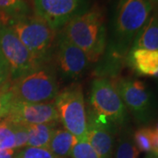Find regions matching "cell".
I'll return each mask as SVG.
<instances>
[{
  "mask_svg": "<svg viewBox=\"0 0 158 158\" xmlns=\"http://www.w3.org/2000/svg\"><path fill=\"white\" fill-rule=\"evenodd\" d=\"M153 11L154 6L150 0H118L105 66L113 69L118 68Z\"/></svg>",
  "mask_w": 158,
  "mask_h": 158,
  "instance_id": "obj_1",
  "label": "cell"
},
{
  "mask_svg": "<svg viewBox=\"0 0 158 158\" xmlns=\"http://www.w3.org/2000/svg\"><path fill=\"white\" fill-rule=\"evenodd\" d=\"M60 33L84 51L90 63L98 62L106 52V19L99 6H93L80 12L62 27Z\"/></svg>",
  "mask_w": 158,
  "mask_h": 158,
  "instance_id": "obj_2",
  "label": "cell"
},
{
  "mask_svg": "<svg viewBox=\"0 0 158 158\" xmlns=\"http://www.w3.org/2000/svg\"><path fill=\"white\" fill-rule=\"evenodd\" d=\"M90 104L89 118L116 130L126 127L128 112L110 79L99 77L92 81Z\"/></svg>",
  "mask_w": 158,
  "mask_h": 158,
  "instance_id": "obj_3",
  "label": "cell"
},
{
  "mask_svg": "<svg viewBox=\"0 0 158 158\" xmlns=\"http://www.w3.org/2000/svg\"><path fill=\"white\" fill-rule=\"evenodd\" d=\"M9 26L34 56L42 63L48 62L54 55L57 31L37 16H24L7 20Z\"/></svg>",
  "mask_w": 158,
  "mask_h": 158,
  "instance_id": "obj_4",
  "label": "cell"
},
{
  "mask_svg": "<svg viewBox=\"0 0 158 158\" xmlns=\"http://www.w3.org/2000/svg\"><path fill=\"white\" fill-rule=\"evenodd\" d=\"M9 90L13 101L47 103L59 93L56 69L43 64L35 70L12 81Z\"/></svg>",
  "mask_w": 158,
  "mask_h": 158,
  "instance_id": "obj_5",
  "label": "cell"
},
{
  "mask_svg": "<svg viewBox=\"0 0 158 158\" xmlns=\"http://www.w3.org/2000/svg\"><path fill=\"white\" fill-rule=\"evenodd\" d=\"M54 104L63 127L78 141H86L88 117L82 86L76 84L65 88L58 93Z\"/></svg>",
  "mask_w": 158,
  "mask_h": 158,
  "instance_id": "obj_6",
  "label": "cell"
},
{
  "mask_svg": "<svg viewBox=\"0 0 158 158\" xmlns=\"http://www.w3.org/2000/svg\"><path fill=\"white\" fill-rule=\"evenodd\" d=\"M111 81L127 112L132 113L139 124L146 125L152 120L156 111V100L144 82L124 77Z\"/></svg>",
  "mask_w": 158,
  "mask_h": 158,
  "instance_id": "obj_7",
  "label": "cell"
},
{
  "mask_svg": "<svg viewBox=\"0 0 158 158\" xmlns=\"http://www.w3.org/2000/svg\"><path fill=\"white\" fill-rule=\"evenodd\" d=\"M0 51L9 64L12 81L45 64L40 62L12 29L4 23L0 26Z\"/></svg>",
  "mask_w": 158,
  "mask_h": 158,
  "instance_id": "obj_8",
  "label": "cell"
},
{
  "mask_svg": "<svg viewBox=\"0 0 158 158\" xmlns=\"http://www.w3.org/2000/svg\"><path fill=\"white\" fill-rule=\"evenodd\" d=\"M33 3L35 16L56 31L88 8L87 0H33Z\"/></svg>",
  "mask_w": 158,
  "mask_h": 158,
  "instance_id": "obj_9",
  "label": "cell"
},
{
  "mask_svg": "<svg viewBox=\"0 0 158 158\" xmlns=\"http://www.w3.org/2000/svg\"><path fill=\"white\" fill-rule=\"evenodd\" d=\"M54 54L56 60L57 71L63 78L81 77L90 63L85 52L69 41L61 33L57 34Z\"/></svg>",
  "mask_w": 158,
  "mask_h": 158,
  "instance_id": "obj_10",
  "label": "cell"
},
{
  "mask_svg": "<svg viewBox=\"0 0 158 158\" xmlns=\"http://www.w3.org/2000/svg\"><path fill=\"white\" fill-rule=\"evenodd\" d=\"M11 124H43L59 121L54 102L27 103L13 101L8 115L5 118Z\"/></svg>",
  "mask_w": 158,
  "mask_h": 158,
  "instance_id": "obj_11",
  "label": "cell"
},
{
  "mask_svg": "<svg viewBox=\"0 0 158 158\" xmlns=\"http://www.w3.org/2000/svg\"><path fill=\"white\" fill-rule=\"evenodd\" d=\"M118 130L88 118L87 141L100 158H113L115 135Z\"/></svg>",
  "mask_w": 158,
  "mask_h": 158,
  "instance_id": "obj_12",
  "label": "cell"
},
{
  "mask_svg": "<svg viewBox=\"0 0 158 158\" xmlns=\"http://www.w3.org/2000/svg\"><path fill=\"white\" fill-rule=\"evenodd\" d=\"M127 61L140 76L156 77L158 74V50L144 48L130 49Z\"/></svg>",
  "mask_w": 158,
  "mask_h": 158,
  "instance_id": "obj_13",
  "label": "cell"
},
{
  "mask_svg": "<svg viewBox=\"0 0 158 158\" xmlns=\"http://www.w3.org/2000/svg\"><path fill=\"white\" fill-rule=\"evenodd\" d=\"M144 48L158 50V11H152L146 24L137 34L130 49Z\"/></svg>",
  "mask_w": 158,
  "mask_h": 158,
  "instance_id": "obj_14",
  "label": "cell"
},
{
  "mask_svg": "<svg viewBox=\"0 0 158 158\" xmlns=\"http://www.w3.org/2000/svg\"><path fill=\"white\" fill-rule=\"evenodd\" d=\"M78 139L66 129H56L51 138L48 149L59 158L70 156L74 146Z\"/></svg>",
  "mask_w": 158,
  "mask_h": 158,
  "instance_id": "obj_15",
  "label": "cell"
},
{
  "mask_svg": "<svg viewBox=\"0 0 158 158\" xmlns=\"http://www.w3.org/2000/svg\"><path fill=\"white\" fill-rule=\"evenodd\" d=\"M57 123L58 121L28 126V141L27 147L48 148L51 138L57 129Z\"/></svg>",
  "mask_w": 158,
  "mask_h": 158,
  "instance_id": "obj_16",
  "label": "cell"
},
{
  "mask_svg": "<svg viewBox=\"0 0 158 158\" xmlns=\"http://www.w3.org/2000/svg\"><path fill=\"white\" fill-rule=\"evenodd\" d=\"M27 15H30V8L26 0H0V17L4 24Z\"/></svg>",
  "mask_w": 158,
  "mask_h": 158,
  "instance_id": "obj_17",
  "label": "cell"
},
{
  "mask_svg": "<svg viewBox=\"0 0 158 158\" xmlns=\"http://www.w3.org/2000/svg\"><path fill=\"white\" fill-rule=\"evenodd\" d=\"M139 150L136 148L133 139V134L127 128H125L118 137L113 158H138Z\"/></svg>",
  "mask_w": 158,
  "mask_h": 158,
  "instance_id": "obj_18",
  "label": "cell"
},
{
  "mask_svg": "<svg viewBox=\"0 0 158 158\" xmlns=\"http://www.w3.org/2000/svg\"><path fill=\"white\" fill-rule=\"evenodd\" d=\"M136 148L141 152H152V128L141 127L133 134Z\"/></svg>",
  "mask_w": 158,
  "mask_h": 158,
  "instance_id": "obj_19",
  "label": "cell"
},
{
  "mask_svg": "<svg viewBox=\"0 0 158 158\" xmlns=\"http://www.w3.org/2000/svg\"><path fill=\"white\" fill-rule=\"evenodd\" d=\"M15 136L12 124L3 118L0 120V149H14Z\"/></svg>",
  "mask_w": 158,
  "mask_h": 158,
  "instance_id": "obj_20",
  "label": "cell"
},
{
  "mask_svg": "<svg viewBox=\"0 0 158 158\" xmlns=\"http://www.w3.org/2000/svg\"><path fill=\"white\" fill-rule=\"evenodd\" d=\"M71 158H100L90 143L86 141H78L70 154Z\"/></svg>",
  "mask_w": 158,
  "mask_h": 158,
  "instance_id": "obj_21",
  "label": "cell"
},
{
  "mask_svg": "<svg viewBox=\"0 0 158 158\" xmlns=\"http://www.w3.org/2000/svg\"><path fill=\"white\" fill-rule=\"evenodd\" d=\"M14 158H59L44 148L27 147L15 155Z\"/></svg>",
  "mask_w": 158,
  "mask_h": 158,
  "instance_id": "obj_22",
  "label": "cell"
},
{
  "mask_svg": "<svg viewBox=\"0 0 158 158\" xmlns=\"http://www.w3.org/2000/svg\"><path fill=\"white\" fill-rule=\"evenodd\" d=\"M12 127L15 136L14 149L18 150L24 147H27L28 141V126L12 124Z\"/></svg>",
  "mask_w": 158,
  "mask_h": 158,
  "instance_id": "obj_23",
  "label": "cell"
},
{
  "mask_svg": "<svg viewBox=\"0 0 158 158\" xmlns=\"http://www.w3.org/2000/svg\"><path fill=\"white\" fill-rule=\"evenodd\" d=\"M12 96L9 90V87L7 88H0V120L5 118L8 115L9 111L12 105Z\"/></svg>",
  "mask_w": 158,
  "mask_h": 158,
  "instance_id": "obj_24",
  "label": "cell"
},
{
  "mask_svg": "<svg viewBox=\"0 0 158 158\" xmlns=\"http://www.w3.org/2000/svg\"><path fill=\"white\" fill-rule=\"evenodd\" d=\"M9 78H11L10 67L2 52L0 51V88L4 86Z\"/></svg>",
  "mask_w": 158,
  "mask_h": 158,
  "instance_id": "obj_25",
  "label": "cell"
},
{
  "mask_svg": "<svg viewBox=\"0 0 158 158\" xmlns=\"http://www.w3.org/2000/svg\"><path fill=\"white\" fill-rule=\"evenodd\" d=\"M158 155V134L152 128V152Z\"/></svg>",
  "mask_w": 158,
  "mask_h": 158,
  "instance_id": "obj_26",
  "label": "cell"
},
{
  "mask_svg": "<svg viewBox=\"0 0 158 158\" xmlns=\"http://www.w3.org/2000/svg\"><path fill=\"white\" fill-rule=\"evenodd\" d=\"M15 149H0V158H14Z\"/></svg>",
  "mask_w": 158,
  "mask_h": 158,
  "instance_id": "obj_27",
  "label": "cell"
},
{
  "mask_svg": "<svg viewBox=\"0 0 158 158\" xmlns=\"http://www.w3.org/2000/svg\"><path fill=\"white\" fill-rule=\"evenodd\" d=\"M150 2L152 3L154 6V10L158 11V0H150Z\"/></svg>",
  "mask_w": 158,
  "mask_h": 158,
  "instance_id": "obj_28",
  "label": "cell"
},
{
  "mask_svg": "<svg viewBox=\"0 0 158 158\" xmlns=\"http://www.w3.org/2000/svg\"><path fill=\"white\" fill-rule=\"evenodd\" d=\"M145 158H158V155H156L154 153H149Z\"/></svg>",
  "mask_w": 158,
  "mask_h": 158,
  "instance_id": "obj_29",
  "label": "cell"
},
{
  "mask_svg": "<svg viewBox=\"0 0 158 158\" xmlns=\"http://www.w3.org/2000/svg\"><path fill=\"white\" fill-rule=\"evenodd\" d=\"M154 130H155V131H156V133L158 134V121H157V123L156 124V126H155V127H154Z\"/></svg>",
  "mask_w": 158,
  "mask_h": 158,
  "instance_id": "obj_30",
  "label": "cell"
},
{
  "mask_svg": "<svg viewBox=\"0 0 158 158\" xmlns=\"http://www.w3.org/2000/svg\"><path fill=\"white\" fill-rule=\"evenodd\" d=\"M3 24V21H2V19H1V17H0V26Z\"/></svg>",
  "mask_w": 158,
  "mask_h": 158,
  "instance_id": "obj_31",
  "label": "cell"
},
{
  "mask_svg": "<svg viewBox=\"0 0 158 158\" xmlns=\"http://www.w3.org/2000/svg\"><path fill=\"white\" fill-rule=\"evenodd\" d=\"M156 78H158V74H157V76H156Z\"/></svg>",
  "mask_w": 158,
  "mask_h": 158,
  "instance_id": "obj_32",
  "label": "cell"
},
{
  "mask_svg": "<svg viewBox=\"0 0 158 158\" xmlns=\"http://www.w3.org/2000/svg\"><path fill=\"white\" fill-rule=\"evenodd\" d=\"M156 79H157V85H158V78H156Z\"/></svg>",
  "mask_w": 158,
  "mask_h": 158,
  "instance_id": "obj_33",
  "label": "cell"
}]
</instances>
